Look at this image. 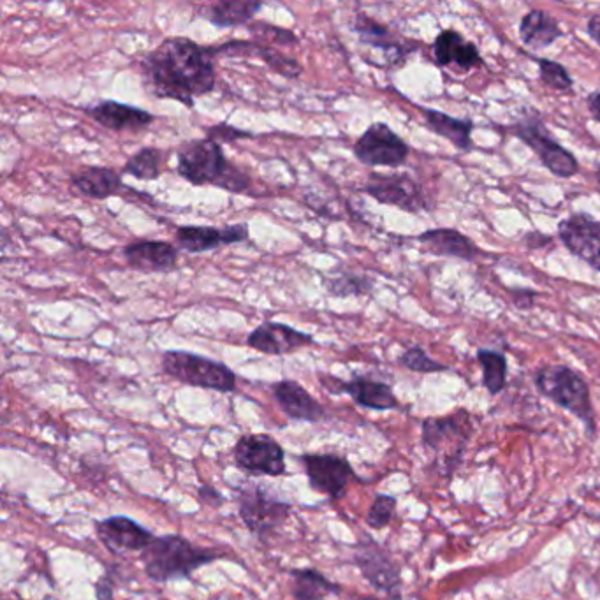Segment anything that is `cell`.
Returning <instances> with one entry per match:
<instances>
[{
    "instance_id": "obj_23",
    "label": "cell",
    "mask_w": 600,
    "mask_h": 600,
    "mask_svg": "<svg viewBox=\"0 0 600 600\" xmlns=\"http://www.w3.org/2000/svg\"><path fill=\"white\" fill-rule=\"evenodd\" d=\"M423 118L430 131L435 132L440 138L449 141L454 148L461 152H472V131L474 120L472 118H456L442 113V111L423 108Z\"/></svg>"
},
{
    "instance_id": "obj_10",
    "label": "cell",
    "mask_w": 600,
    "mask_h": 600,
    "mask_svg": "<svg viewBox=\"0 0 600 600\" xmlns=\"http://www.w3.org/2000/svg\"><path fill=\"white\" fill-rule=\"evenodd\" d=\"M409 154V145L384 122L370 125L354 143L356 159L370 168H400Z\"/></svg>"
},
{
    "instance_id": "obj_29",
    "label": "cell",
    "mask_w": 600,
    "mask_h": 600,
    "mask_svg": "<svg viewBox=\"0 0 600 600\" xmlns=\"http://www.w3.org/2000/svg\"><path fill=\"white\" fill-rule=\"evenodd\" d=\"M176 243L180 249L191 254H201L226 245L224 229L208 226H183L176 229Z\"/></svg>"
},
{
    "instance_id": "obj_32",
    "label": "cell",
    "mask_w": 600,
    "mask_h": 600,
    "mask_svg": "<svg viewBox=\"0 0 600 600\" xmlns=\"http://www.w3.org/2000/svg\"><path fill=\"white\" fill-rule=\"evenodd\" d=\"M161 161L162 155L157 148H141L140 152H136L125 162L124 173L150 182L161 176Z\"/></svg>"
},
{
    "instance_id": "obj_24",
    "label": "cell",
    "mask_w": 600,
    "mask_h": 600,
    "mask_svg": "<svg viewBox=\"0 0 600 600\" xmlns=\"http://www.w3.org/2000/svg\"><path fill=\"white\" fill-rule=\"evenodd\" d=\"M562 36H564V32L560 29V23L546 11L532 9L521 18V43L534 52L546 50L551 44L557 43V39Z\"/></svg>"
},
{
    "instance_id": "obj_34",
    "label": "cell",
    "mask_w": 600,
    "mask_h": 600,
    "mask_svg": "<svg viewBox=\"0 0 600 600\" xmlns=\"http://www.w3.org/2000/svg\"><path fill=\"white\" fill-rule=\"evenodd\" d=\"M396 505H398V500L393 495H386V493L375 495L374 502L366 513V525L374 530L388 527L395 518Z\"/></svg>"
},
{
    "instance_id": "obj_19",
    "label": "cell",
    "mask_w": 600,
    "mask_h": 600,
    "mask_svg": "<svg viewBox=\"0 0 600 600\" xmlns=\"http://www.w3.org/2000/svg\"><path fill=\"white\" fill-rule=\"evenodd\" d=\"M271 391L287 418L305 423H321L326 419V410L321 403L298 382L280 381L273 384Z\"/></svg>"
},
{
    "instance_id": "obj_9",
    "label": "cell",
    "mask_w": 600,
    "mask_h": 600,
    "mask_svg": "<svg viewBox=\"0 0 600 600\" xmlns=\"http://www.w3.org/2000/svg\"><path fill=\"white\" fill-rule=\"evenodd\" d=\"M354 565L358 567L366 583L389 600L403 599L402 571L386 548L370 535H363L354 544Z\"/></svg>"
},
{
    "instance_id": "obj_7",
    "label": "cell",
    "mask_w": 600,
    "mask_h": 600,
    "mask_svg": "<svg viewBox=\"0 0 600 600\" xmlns=\"http://www.w3.org/2000/svg\"><path fill=\"white\" fill-rule=\"evenodd\" d=\"M511 131L518 140L534 150V154L551 175L565 180L578 175L579 162L576 155L553 138V134L535 111L525 113L520 120H516Z\"/></svg>"
},
{
    "instance_id": "obj_43",
    "label": "cell",
    "mask_w": 600,
    "mask_h": 600,
    "mask_svg": "<svg viewBox=\"0 0 600 600\" xmlns=\"http://www.w3.org/2000/svg\"><path fill=\"white\" fill-rule=\"evenodd\" d=\"M586 108L590 111L593 120L600 124V90H595L590 96L586 97Z\"/></svg>"
},
{
    "instance_id": "obj_39",
    "label": "cell",
    "mask_w": 600,
    "mask_h": 600,
    "mask_svg": "<svg viewBox=\"0 0 600 600\" xmlns=\"http://www.w3.org/2000/svg\"><path fill=\"white\" fill-rule=\"evenodd\" d=\"M199 500L203 502V504L210 505V507H222L224 502H226V498L224 495L220 493L219 490H215L213 486H199L198 490Z\"/></svg>"
},
{
    "instance_id": "obj_22",
    "label": "cell",
    "mask_w": 600,
    "mask_h": 600,
    "mask_svg": "<svg viewBox=\"0 0 600 600\" xmlns=\"http://www.w3.org/2000/svg\"><path fill=\"white\" fill-rule=\"evenodd\" d=\"M124 256L134 270L168 271L175 268L178 252L168 242H136L125 247Z\"/></svg>"
},
{
    "instance_id": "obj_38",
    "label": "cell",
    "mask_w": 600,
    "mask_h": 600,
    "mask_svg": "<svg viewBox=\"0 0 600 600\" xmlns=\"http://www.w3.org/2000/svg\"><path fill=\"white\" fill-rule=\"evenodd\" d=\"M210 134V140L213 141H226V143H233L238 138H249V132H242L231 127V125H215L212 129H208Z\"/></svg>"
},
{
    "instance_id": "obj_11",
    "label": "cell",
    "mask_w": 600,
    "mask_h": 600,
    "mask_svg": "<svg viewBox=\"0 0 600 600\" xmlns=\"http://www.w3.org/2000/svg\"><path fill=\"white\" fill-rule=\"evenodd\" d=\"M235 463L254 476L280 477L286 474V451L279 440L266 433L243 435L236 442Z\"/></svg>"
},
{
    "instance_id": "obj_17",
    "label": "cell",
    "mask_w": 600,
    "mask_h": 600,
    "mask_svg": "<svg viewBox=\"0 0 600 600\" xmlns=\"http://www.w3.org/2000/svg\"><path fill=\"white\" fill-rule=\"evenodd\" d=\"M433 60L440 67L454 66L460 73L483 67L484 60L476 44L461 36L458 30H442L433 41Z\"/></svg>"
},
{
    "instance_id": "obj_42",
    "label": "cell",
    "mask_w": 600,
    "mask_h": 600,
    "mask_svg": "<svg viewBox=\"0 0 600 600\" xmlns=\"http://www.w3.org/2000/svg\"><path fill=\"white\" fill-rule=\"evenodd\" d=\"M113 583L108 581V578L99 579L96 585V597L97 600H113Z\"/></svg>"
},
{
    "instance_id": "obj_1",
    "label": "cell",
    "mask_w": 600,
    "mask_h": 600,
    "mask_svg": "<svg viewBox=\"0 0 600 600\" xmlns=\"http://www.w3.org/2000/svg\"><path fill=\"white\" fill-rule=\"evenodd\" d=\"M212 48H203L187 37L162 41L141 62V73L152 94L192 108L196 97L215 88Z\"/></svg>"
},
{
    "instance_id": "obj_2",
    "label": "cell",
    "mask_w": 600,
    "mask_h": 600,
    "mask_svg": "<svg viewBox=\"0 0 600 600\" xmlns=\"http://www.w3.org/2000/svg\"><path fill=\"white\" fill-rule=\"evenodd\" d=\"M220 558L222 555L213 549L199 548L182 535L168 534L155 537L141 553V564L152 583L164 585L173 579H189L198 569Z\"/></svg>"
},
{
    "instance_id": "obj_26",
    "label": "cell",
    "mask_w": 600,
    "mask_h": 600,
    "mask_svg": "<svg viewBox=\"0 0 600 600\" xmlns=\"http://www.w3.org/2000/svg\"><path fill=\"white\" fill-rule=\"evenodd\" d=\"M76 191L92 199H106L122 189V178L110 168H85L71 178Z\"/></svg>"
},
{
    "instance_id": "obj_4",
    "label": "cell",
    "mask_w": 600,
    "mask_h": 600,
    "mask_svg": "<svg viewBox=\"0 0 600 600\" xmlns=\"http://www.w3.org/2000/svg\"><path fill=\"white\" fill-rule=\"evenodd\" d=\"M539 395L548 398L560 409L571 412L585 426L588 439H597V416L593 409L592 393L588 382L567 365L541 366L534 375Z\"/></svg>"
},
{
    "instance_id": "obj_14",
    "label": "cell",
    "mask_w": 600,
    "mask_h": 600,
    "mask_svg": "<svg viewBox=\"0 0 600 600\" xmlns=\"http://www.w3.org/2000/svg\"><path fill=\"white\" fill-rule=\"evenodd\" d=\"M365 192L382 205L396 206L403 212H428L430 208L421 187L407 175L374 173L366 182Z\"/></svg>"
},
{
    "instance_id": "obj_27",
    "label": "cell",
    "mask_w": 600,
    "mask_h": 600,
    "mask_svg": "<svg viewBox=\"0 0 600 600\" xmlns=\"http://www.w3.org/2000/svg\"><path fill=\"white\" fill-rule=\"evenodd\" d=\"M213 50L215 52L254 53L256 57L263 59L273 71L284 74L287 78H296L301 74V66L296 60L287 59L279 52H275L270 46H263V44L249 43V41H231V43L222 44V46L213 48Z\"/></svg>"
},
{
    "instance_id": "obj_30",
    "label": "cell",
    "mask_w": 600,
    "mask_h": 600,
    "mask_svg": "<svg viewBox=\"0 0 600 600\" xmlns=\"http://www.w3.org/2000/svg\"><path fill=\"white\" fill-rule=\"evenodd\" d=\"M261 2H243V0H224L215 4L208 11V20L220 29L243 25L254 18L259 9H263Z\"/></svg>"
},
{
    "instance_id": "obj_12",
    "label": "cell",
    "mask_w": 600,
    "mask_h": 600,
    "mask_svg": "<svg viewBox=\"0 0 600 600\" xmlns=\"http://www.w3.org/2000/svg\"><path fill=\"white\" fill-rule=\"evenodd\" d=\"M301 465L307 474L310 488L331 500L344 497L349 483L356 477L349 460L340 454H303Z\"/></svg>"
},
{
    "instance_id": "obj_8",
    "label": "cell",
    "mask_w": 600,
    "mask_h": 600,
    "mask_svg": "<svg viewBox=\"0 0 600 600\" xmlns=\"http://www.w3.org/2000/svg\"><path fill=\"white\" fill-rule=\"evenodd\" d=\"M236 500L243 525L261 541L275 534L293 511V505L271 497L261 484H245L238 491Z\"/></svg>"
},
{
    "instance_id": "obj_44",
    "label": "cell",
    "mask_w": 600,
    "mask_h": 600,
    "mask_svg": "<svg viewBox=\"0 0 600 600\" xmlns=\"http://www.w3.org/2000/svg\"><path fill=\"white\" fill-rule=\"evenodd\" d=\"M586 34L600 46V15L590 16V20L586 23Z\"/></svg>"
},
{
    "instance_id": "obj_31",
    "label": "cell",
    "mask_w": 600,
    "mask_h": 600,
    "mask_svg": "<svg viewBox=\"0 0 600 600\" xmlns=\"http://www.w3.org/2000/svg\"><path fill=\"white\" fill-rule=\"evenodd\" d=\"M476 359L483 370V388L491 396L500 395L507 386V359L504 354L491 349H479Z\"/></svg>"
},
{
    "instance_id": "obj_45",
    "label": "cell",
    "mask_w": 600,
    "mask_h": 600,
    "mask_svg": "<svg viewBox=\"0 0 600 600\" xmlns=\"http://www.w3.org/2000/svg\"><path fill=\"white\" fill-rule=\"evenodd\" d=\"M354 600H382L377 599V597H370V595H361V597H356Z\"/></svg>"
},
{
    "instance_id": "obj_18",
    "label": "cell",
    "mask_w": 600,
    "mask_h": 600,
    "mask_svg": "<svg viewBox=\"0 0 600 600\" xmlns=\"http://www.w3.org/2000/svg\"><path fill=\"white\" fill-rule=\"evenodd\" d=\"M314 344V338L280 322H263L247 338V345L270 356L291 354L305 345Z\"/></svg>"
},
{
    "instance_id": "obj_37",
    "label": "cell",
    "mask_w": 600,
    "mask_h": 600,
    "mask_svg": "<svg viewBox=\"0 0 600 600\" xmlns=\"http://www.w3.org/2000/svg\"><path fill=\"white\" fill-rule=\"evenodd\" d=\"M250 34H254L261 41H268V43L286 44V46L298 43V37L294 36L291 30L279 29V27H273L264 22L252 23Z\"/></svg>"
},
{
    "instance_id": "obj_41",
    "label": "cell",
    "mask_w": 600,
    "mask_h": 600,
    "mask_svg": "<svg viewBox=\"0 0 600 600\" xmlns=\"http://www.w3.org/2000/svg\"><path fill=\"white\" fill-rule=\"evenodd\" d=\"M513 301L516 307L521 310H528V308L534 307L535 293L534 291H528V289H514Z\"/></svg>"
},
{
    "instance_id": "obj_20",
    "label": "cell",
    "mask_w": 600,
    "mask_h": 600,
    "mask_svg": "<svg viewBox=\"0 0 600 600\" xmlns=\"http://www.w3.org/2000/svg\"><path fill=\"white\" fill-rule=\"evenodd\" d=\"M418 242L432 256L458 257L463 261H474L477 257L484 256L483 250L479 249L469 236L447 227L425 231L423 235L418 236Z\"/></svg>"
},
{
    "instance_id": "obj_3",
    "label": "cell",
    "mask_w": 600,
    "mask_h": 600,
    "mask_svg": "<svg viewBox=\"0 0 600 600\" xmlns=\"http://www.w3.org/2000/svg\"><path fill=\"white\" fill-rule=\"evenodd\" d=\"M178 173L194 185H217L229 192H245L250 178L227 161L217 141H187L178 150Z\"/></svg>"
},
{
    "instance_id": "obj_25",
    "label": "cell",
    "mask_w": 600,
    "mask_h": 600,
    "mask_svg": "<svg viewBox=\"0 0 600 600\" xmlns=\"http://www.w3.org/2000/svg\"><path fill=\"white\" fill-rule=\"evenodd\" d=\"M291 593L294 600H326L330 595H340L342 586L333 583L324 574L307 567V569H291Z\"/></svg>"
},
{
    "instance_id": "obj_15",
    "label": "cell",
    "mask_w": 600,
    "mask_h": 600,
    "mask_svg": "<svg viewBox=\"0 0 600 600\" xmlns=\"http://www.w3.org/2000/svg\"><path fill=\"white\" fill-rule=\"evenodd\" d=\"M96 534L104 548L115 557H125L131 553H143L152 544L155 535L127 516H111L96 521Z\"/></svg>"
},
{
    "instance_id": "obj_21",
    "label": "cell",
    "mask_w": 600,
    "mask_h": 600,
    "mask_svg": "<svg viewBox=\"0 0 600 600\" xmlns=\"http://www.w3.org/2000/svg\"><path fill=\"white\" fill-rule=\"evenodd\" d=\"M88 117L110 131H141L154 122V115L129 104L103 101L87 111Z\"/></svg>"
},
{
    "instance_id": "obj_13",
    "label": "cell",
    "mask_w": 600,
    "mask_h": 600,
    "mask_svg": "<svg viewBox=\"0 0 600 600\" xmlns=\"http://www.w3.org/2000/svg\"><path fill=\"white\" fill-rule=\"evenodd\" d=\"M558 238L572 256L600 273V220L585 212L572 213L560 220Z\"/></svg>"
},
{
    "instance_id": "obj_35",
    "label": "cell",
    "mask_w": 600,
    "mask_h": 600,
    "mask_svg": "<svg viewBox=\"0 0 600 600\" xmlns=\"http://www.w3.org/2000/svg\"><path fill=\"white\" fill-rule=\"evenodd\" d=\"M537 66H539V80L549 88H555L560 92H567L574 87V80H572L571 74L565 69L560 62L555 60L539 59L537 60Z\"/></svg>"
},
{
    "instance_id": "obj_28",
    "label": "cell",
    "mask_w": 600,
    "mask_h": 600,
    "mask_svg": "<svg viewBox=\"0 0 600 600\" xmlns=\"http://www.w3.org/2000/svg\"><path fill=\"white\" fill-rule=\"evenodd\" d=\"M354 32L358 34L361 43L379 48L386 55H389L391 59L400 60L407 55V50L403 48V44H400V41H396L395 36L389 32L388 27H384V25L375 22V20L368 18V16L359 15L356 18Z\"/></svg>"
},
{
    "instance_id": "obj_16",
    "label": "cell",
    "mask_w": 600,
    "mask_h": 600,
    "mask_svg": "<svg viewBox=\"0 0 600 600\" xmlns=\"http://www.w3.org/2000/svg\"><path fill=\"white\" fill-rule=\"evenodd\" d=\"M322 386L333 395H349L356 405L363 409L386 410L400 409V402L393 389L386 382L372 381L366 377H356L352 381L344 382L333 377H322Z\"/></svg>"
},
{
    "instance_id": "obj_40",
    "label": "cell",
    "mask_w": 600,
    "mask_h": 600,
    "mask_svg": "<svg viewBox=\"0 0 600 600\" xmlns=\"http://www.w3.org/2000/svg\"><path fill=\"white\" fill-rule=\"evenodd\" d=\"M224 238H226V245L231 243L245 242L249 238V227L245 224H233V226H227L224 229Z\"/></svg>"
},
{
    "instance_id": "obj_33",
    "label": "cell",
    "mask_w": 600,
    "mask_h": 600,
    "mask_svg": "<svg viewBox=\"0 0 600 600\" xmlns=\"http://www.w3.org/2000/svg\"><path fill=\"white\" fill-rule=\"evenodd\" d=\"M400 365L405 366L410 372L416 374H439L449 372V366L440 363L437 359L430 358L423 347L414 345L400 356Z\"/></svg>"
},
{
    "instance_id": "obj_6",
    "label": "cell",
    "mask_w": 600,
    "mask_h": 600,
    "mask_svg": "<svg viewBox=\"0 0 600 600\" xmlns=\"http://www.w3.org/2000/svg\"><path fill=\"white\" fill-rule=\"evenodd\" d=\"M161 366L164 374L192 388L212 389L219 393H233L236 389V375L229 366L192 352H164Z\"/></svg>"
},
{
    "instance_id": "obj_5",
    "label": "cell",
    "mask_w": 600,
    "mask_h": 600,
    "mask_svg": "<svg viewBox=\"0 0 600 600\" xmlns=\"http://www.w3.org/2000/svg\"><path fill=\"white\" fill-rule=\"evenodd\" d=\"M474 435L469 410H454L442 418H426L421 425V442L442 461L440 476L453 477L460 469L463 456Z\"/></svg>"
},
{
    "instance_id": "obj_36",
    "label": "cell",
    "mask_w": 600,
    "mask_h": 600,
    "mask_svg": "<svg viewBox=\"0 0 600 600\" xmlns=\"http://www.w3.org/2000/svg\"><path fill=\"white\" fill-rule=\"evenodd\" d=\"M372 280L359 275H338L337 279L326 280V287L333 296L347 298V296H363L372 291Z\"/></svg>"
}]
</instances>
